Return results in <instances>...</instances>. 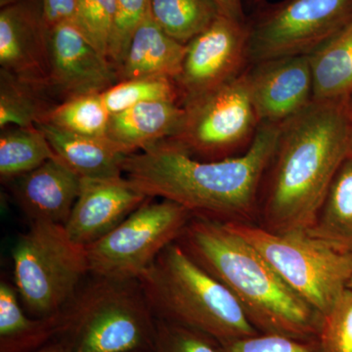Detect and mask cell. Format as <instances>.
Returning a JSON list of instances; mask_svg holds the SVG:
<instances>
[{
	"label": "cell",
	"mask_w": 352,
	"mask_h": 352,
	"mask_svg": "<svg viewBox=\"0 0 352 352\" xmlns=\"http://www.w3.org/2000/svg\"><path fill=\"white\" fill-rule=\"evenodd\" d=\"M254 245L285 283L322 317L349 287L352 254L307 232L272 233L258 224L227 223Z\"/></svg>",
	"instance_id": "cell-7"
},
{
	"label": "cell",
	"mask_w": 352,
	"mask_h": 352,
	"mask_svg": "<svg viewBox=\"0 0 352 352\" xmlns=\"http://www.w3.org/2000/svg\"><path fill=\"white\" fill-rule=\"evenodd\" d=\"M34 352H74L71 346L67 340L59 342V344H51V346L41 347Z\"/></svg>",
	"instance_id": "cell-35"
},
{
	"label": "cell",
	"mask_w": 352,
	"mask_h": 352,
	"mask_svg": "<svg viewBox=\"0 0 352 352\" xmlns=\"http://www.w3.org/2000/svg\"><path fill=\"white\" fill-rule=\"evenodd\" d=\"M177 243L233 294L259 333L318 340L323 317L228 224L193 215Z\"/></svg>",
	"instance_id": "cell-3"
},
{
	"label": "cell",
	"mask_w": 352,
	"mask_h": 352,
	"mask_svg": "<svg viewBox=\"0 0 352 352\" xmlns=\"http://www.w3.org/2000/svg\"><path fill=\"white\" fill-rule=\"evenodd\" d=\"M74 352H149L156 317L138 280L95 277L64 309Z\"/></svg>",
	"instance_id": "cell-5"
},
{
	"label": "cell",
	"mask_w": 352,
	"mask_h": 352,
	"mask_svg": "<svg viewBox=\"0 0 352 352\" xmlns=\"http://www.w3.org/2000/svg\"><path fill=\"white\" fill-rule=\"evenodd\" d=\"M150 11L161 29L184 45L221 15L212 0H151Z\"/></svg>",
	"instance_id": "cell-24"
},
{
	"label": "cell",
	"mask_w": 352,
	"mask_h": 352,
	"mask_svg": "<svg viewBox=\"0 0 352 352\" xmlns=\"http://www.w3.org/2000/svg\"><path fill=\"white\" fill-rule=\"evenodd\" d=\"M184 118L185 108L182 103L145 102L111 115L107 136L129 156L175 138Z\"/></svg>",
	"instance_id": "cell-17"
},
{
	"label": "cell",
	"mask_w": 352,
	"mask_h": 352,
	"mask_svg": "<svg viewBox=\"0 0 352 352\" xmlns=\"http://www.w3.org/2000/svg\"><path fill=\"white\" fill-rule=\"evenodd\" d=\"M116 11V0H76L73 19L87 41L108 60Z\"/></svg>",
	"instance_id": "cell-28"
},
{
	"label": "cell",
	"mask_w": 352,
	"mask_h": 352,
	"mask_svg": "<svg viewBox=\"0 0 352 352\" xmlns=\"http://www.w3.org/2000/svg\"><path fill=\"white\" fill-rule=\"evenodd\" d=\"M41 4L48 27L63 22H73L76 0H41Z\"/></svg>",
	"instance_id": "cell-33"
},
{
	"label": "cell",
	"mask_w": 352,
	"mask_h": 352,
	"mask_svg": "<svg viewBox=\"0 0 352 352\" xmlns=\"http://www.w3.org/2000/svg\"><path fill=\"white\" fill-rule=\"evenodd\" d=\"M183 106L185 118L182 129L168 140L201 161L244 154L261 124L245 71L235 80Z\"/></svg>",
	"instance_id": "cell-9"
},
{
	"label": "cell",
	"mask_w": 352,
	"mask_h": 352,
	"mask_svg": "<svg viewBox=\"0 0 352 352\" xmlns=\"http://www.w3.org/2000/svg\"><path fill=\"white\" fill-rule=\"evenodd\" d=\"M44 91L0 69V129L34 126L43 122L53 107L43 98Z\"/></svg>",
	"instance_id": "cell-25"
},
{
	"label": "cell",
	"mask_w": 352,
	"mask_h": 352,
	"mask_svg": "<svg viewBox=\"0 0 352 352\" xmlns=\"http://www.w3.org/2000/svg\"><path fill=\"white\" fill-rule=\"evenodd\" d=\"M110 118L101 94H85L53 106L41 124L78 135L105 138Z\"/></svg>",
	"instance_id": "cell-26"
},
{
	"label": "cell",
	"mask_w": 352,
	"mask_h": 352,
	"mask_svg": "<svg viewBox=\"0 0 352 352\" xmlns=\"http://www.w3.org/2000/svg\"><path fill=\"white\" fill-rule=\"evenodd\" d=\"M12 258L18 295L36 317L63 311L89 274L87 247L72 240L63 224L32 222L16 241Z\"/></svg>",
	"instance_id": "cell-6"
},
{
	"label": "cell",
	"mask_w": 352,
	"mask_h": 352,
	"mask_svg": "<svg viewBox=\"0 0 352 352\" xmlns=\"http://www.w3.org/2000/svg\"><path fill=\"white\" fill-rule=\"evenodd\" d=\"M351 131L352 98L314 101L280 124L261 185L258 226L272 233L307 232L349 157Z\"/></svg>",
	"instance_id": "cell-2"
},
{
	"label": "cell",
	"mask_w": 352,
	"mask_h": 352,
	"mask_svg": "<svg viewBox=\"0 0 352 352\" xmlns=\"http://www.w3.org/2000/svg\"><path fill=\"white\" fill-rule=\"evenodd\" d=\"M0 65L22 82L50 90V27L41 3L19 0L1 7Z\"/></svg>",
	"instance_id": "cell-12"
},
{
	"label": "cell",
	"mask_w": 352,
	"mask_h": 352,
	"mask_svg": "<svg viewBox=\"0 0 352 352\" xmlns=\"http://www.w3.org/2000/svg\"><path fill=\"white\" fill-rule=\"evenodd\" d=\"M153 314L215 342L261 333L233 294L194 261L177 241L139 278Z\"/></svg>",
	"instance_id": "cell-4"
},
{
	"label": "cell",
	"mask_w": 352,
	"mask_h": 352,
	"mask_svg": "<svg viewBox=\"0 0 352 352\" xmlns=\"http://www.w3.org/2000/svg\"><path fill=\"white\" fill-rule=\"evenodd\" d=\"M186 45L170 38L148 11L129 44L117 71L120 80L142 76H166L176 80L182 73Z\"/></svg>",
	"instance_id": "cell-18"
},
{
	"label": "cell",
	"mask_w": 352,
	"mask_h": 352,
	"mask_svg": "<svg viewBox=\"0 0 352 352\" xmlns=\"http://www.w3.org/2000/svg\"><path fill=\"white\" fill-rule=\"evenodd\" d=\"M17 289L0 283V352H30L63 333V311L31 319L23 311Z\"/></svg>",
	"instance_id": "cell-20"
},
{
	"label": "cell",
	"mask_w": 352,
	"mask_h": 352,
	"mask_svg": "<svg viewBox=\"0 0 352 352\" xmlns=\"http://www.w3.org/2000/svg\"><path fill=\"white\" fill-rule=\"evenodd\" d=\"M317 340L320 352H352V288L324 315Z\"/></svg>",
	"instance_id": "cell-29"
},
{
	"label": "cell",
	"mask_w": 352,
	"mask_h": 352,
	"mask_svg": "<svg viewBox=\"0 0 352 352\" xmlns=\"http://www.w3.org/2000/svg\"><path fill=\"white\" fill-rule=\"evenodd\" d=\"M152 199L107 235L87 245L89 274L138 280L159 254L178 240L193 214L175 201Z\"/></svg>",
	"instance_id": "cell-8"
},
{
	"label": "cell",
	"mask_w": 352,
	"mask_h": 352,
	"mask_svg": "<svg viewBox=\"0 0 352 352\" xmlns=\"http://www.w3.org/2000/svg\"><path fill=\"white\" fill-rule=\"evenodd\" d=\"M148 199L124 175L82 178L80 195L65 229L72 240L87 247L107 235Z\"/></svg>",
	"instance_id": "cell-15"
},
{
	"label": "cell",
	"mask_w": 352,
	"mask_h": 352,
	"mask_svg": "<svg viewBox=\"0 0 352 352\" xmlns=\"http://www.w3.org/2000/svg\"><path fill=\"white\" fill-rule=\"evenodd\" d=\"M219 8L220 14L230 18V19L247 22L244 10H243L242 0H212Z\"/></svg>",
	"instance_id": "cell-34"
},
{
	"label": "cell",
	"mask_w": 352,
	"mask_h": 352,
	"mask_svg": "<svg viewBox=\"0 0 352 352\" xmlns=\"http://www.w3.org/2000/svg\"><path fill=\"white\" fill-rule=\"evenodd\" d=\"M314 101L352 98V22L309 55Z\"/></svg>",
	"instance_id": "cell-22"
},
{
	"label": "cell",
	"mask_w": 352,
	"mask_h": 352,
	"mask_svg": "<svg viewBox=\"0 0 352 352\" xmlns=\"http://www.w3.org/2000/svg\"><path fill=\"white\" fill-rule=\"evenodd\" d=\"M219 352H320L318 340L295 339L277 333H258L217 342Z\"/></svg>",
	"instance_id": "cell-32"
},
{
	"label": "cell",
	"mask_w": 352,
	"mask_h": 352,
	"mask_svg": "<svg viewBox=\"0 0 352 352\" xmlns=\"http://www.w3.org/2000/svg\"><path fill=\"white\" fill-rule=\"evenodd\" d=\"M279 131L280 124L263 122L244 154L217 161L197 160L170 140L161 141L126 156L124 175L146 196L175 201L195 217L256 224Z\"/></svg>",
	"instance_id": "cell-1"
},
{
	"label": "cell",
	"mask_w": 352,
	"mask_h": 352,
	"mask_svg": "<svg viewBox=\"0 0 352 352\" xmlns=\"http://www.w3.org/2000/svg\"><path fill=\"white\" fill-rule=\"evenodd\" d=\"M55 156L82 178H111L124 175L126 155L108 136L78 135L48 124H38Z\"/></svg>",
	"instance_id": "cell-19"
},
{
	"label": "cell",
	"mask_w": 352,
	"mask_h": 352,
	"mask_svg": "<svg viewBox=\"0 0 352 352\" xmlns=\"http://www.w3.org/2000/svg\"><path fill=\"white\" fill-rule=\"evenodd\" d=\"M13 180L14 196L32 222L63 226L82 187V177L57 157Z\"/></svg>",
	"instance_id": "cell-16"
},
{
	"label": "cell",
	"mask_w": 352,
	"mask_h": 352,
	"mask_svg": "<svg viewBox=\"0 0 352 352\" xmlns=\"http://www.w3.org/2000/svg\"><path fill=\"white\" fill-rule=\"evenodd\" d=\"M349 156H352V131H351V147H349Z\"/></svg>",
	"instance_id": "cell-37"
},
{
	"label": "cell",
	"mask_w": 352,
	"mask_h": 352,
	"mask_svg": "<svg viewBox=\"0 0 352 352\" xmlns=\"http://www.w3.org/2000/svg\"><path fill=\"white\" fill-rule=\"evenodd\" d=\"M352 22V0H283L248 22L249 65L310 55Z\"/></svg>",
	"instance_id": "cell-10"
},
{
	"label": "cell",
	"mask_w": 352,
	"mask_h": 352,
	"mask_svg": "<svg viewBox=\"0 0 352 352\" xmlns=\"http://www.w3.org/2000/svg\"><path fill=\"white\" fill-rule=\"evenodd\" d=\"M55 157L45 134L38 126L1 129L0 175L2 180L20 177Z\"/></svg>",
	"instance_id": "cell-23"
},
{
	"label": "cell",
	"mask_w": 352,
	"mask_h": 352,
	"mask_svg": "<svg viewBox=\"0 0 352 352\" xmlns=\"http://www.w3.org/2000/svg\"><path fill=\"white\" fill-rule=\"evenodd\" d=\"M245 76L261 124H283L314 102L309 55L250 65Z\"/></svg>",
	"instance_id": "cell-13"
},
{
	"label": "cell",
	"mask_w": 352,
	"mask_h": 352,
	"mask_svg": "<svg viewBox=\"0 0 352 352\" xmlns=\"http://www.w3.org/2000/svg\"><path fill=\"white\" fill-rule=\"evenodd\" d=\"M249 1L254 6H261L263 3L264 0H249Z\"/></svg>",
	"instance_id": "cell-36"
},
{
	"label": "cell",
	"mask_w": 352,
	"mask_h": 352,
	"mask_svg": "<svg viewBox=\"0 0 352 352\" xmlns=\"http://www.w3.org/2000/svg\"><path fill=\"white\" fill-rule=\"evenodd\" d=\"M149 352H219L217 342L200 332L156 318L154 342Z\"/></svg>",
	"instance_id": "cell-31"
},
{
	"label": "cell",
	"mask_w": 352,
	"mask_h": 352,
	"mask_svg": "<svg viewBox=\"0 0 352 352\" xmlns=\"http://www.w3.org/2000/svg\"><path fill=\"white\" fill-rule=\"evenodd\" d=\"M101 94L111 115L145 102L166 101L182 104V94L175 80L166 76H142L120 80Z\"/></svg>",
	"instance_id": "cell-27"
},
{
	"label": "cell",
	"mask_w": 352,
	"mask_h": 352,
	"mask_svg": "<svg viewBox=\"0 0 352 352\" xmlns=\"http://www.w3.org/2000/svg\"><path fill=\"white\" fill-rule=\"evenodd\" d=\"M116 3L117 11L109 61L117 72L126 58L134 32L150 10L151 0H116Z\"/></svg>",
	"instance_id": "cell-30"
},
{
	"label": "cell",
	"mask_w": 352,
	"mask_h": 352,
	"mask_svg": "<svg viewBox=\"0 0 352 352\" xmlns=\"http://www.w3.org/2000/svg\"><path fill=\"white\" fill-rule=\"evenodd\" d=\"M349 288H352V277H351V282H349Z\"/></svg>",
	"instance_id": "cell-38"
},
{
	"label": "cell",
	"mask_w": 352,
	"mask_h": 352,
	"mask_svg": "<svg viewBox=\"0 0 352 352\" xmlns=\"http://www.w3.org/2000/svg\"><path fill=\"white\" fill-rule=\"evenodd\" d=\"M50 90L65 100L102 94L119 82L117 72L73 22L50 28Z\"/></svg>",
	"instance_id": "cell-14"
},
{
	"label": "cell",
	"mask_w": 352,
	"mask_h": 352,
	"mask_svg": "<svg viewBox=\"0 0 352 352\" xmlns=\"http://www.w3.org/2000/svg\"><path fill=\"white\" fill-rule=\"evenodd\" d=\"M247 22L219 15L186 44L182 73L175 80L182 105L235 80L250 66Z\"/></svg>",
	"instance_id": "cell-11"
},
{
	"label": "cell",
	"mask_w": 352,
	"mask_h": 352,
	"mask_svg": "<svg viewBox=\"0 0 352 352\" xmlns=\"http://www.w3.org/2000/svg\"><path fill=\"white\" fill-rule=\"evenodd\" d=\"M308 235L333 249L352 254V156L336 173Z\"/></svg>",
	"instance_id": "cell-21"
}]
</instances>
